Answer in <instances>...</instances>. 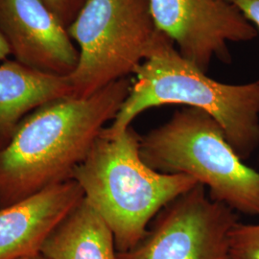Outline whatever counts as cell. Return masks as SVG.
<instances>
[{"label":"cell","instance_id":"16","mask_svg":"<svg viewBox=\"0 0 259 259\" xmlns=\"http://www.w3.org/2000/svg\"><path fill=\"white\" fill-rule=\"evenodd\" d=\"M18 259H49L47 256H46L45 254H42L40 251L38 252H35V253H32V254H28L25 256H22V257H19Z\"/></svg>","mask_w":259,"mask_h":259},{"label":"cell","instance_id":"4","mask_svg":"<svg viewBox=\"0 0 259 259\" xmlns=\"http://www.w3.org/2000/svg\"><path fill=\"white\" fill-rule=\"evenodd\" d=\"M142 160L160 173L184 174L208 188L209 197L235 212L259 216V171L244 163L219 123L185 107L141 136Z\"/></svg>","mask_w":259,"mask_h":259},{"label":"cell","instance_id":"10","mask_svg":"<svg viewBox=\"0 0 259 259\" xmlns=\"http://www.w3.org/2000/svg\"><path fill=\"white\" fill-rule=\"evenodd\" d=\"M67 96H72L68 76L48 74L18 61H4L0 65V149L8 144L29 113Z\"/></svg>","mask_w":259,"mask_h":259},{"label":"cell","instance_id":"14","mask_svg":"<svg viewBox=\"0 0 259 259\" xmlns=\"http://www.w3.org/2000/svg\"><path fill=\"white\" fill-rule=\"evenodd\" d=\"M240 11L245 19L259 29V0H228Z\"/></svg>","mask_w":259,"mask_h":259},{"label":"cell","instance_id":"3","mask_svg":"<svg viewBox=\"0 0 259 259\" xmlns=\"http://www.w3.org/2000/svg\"><path fill=\"white\" fill-rule=\"evenodd\" d=\"M140 138L132 126L116 137L101 133L72 174L111 229L117 252L136 247L157 213L199 184L187 175L149 167L139 154Z\"/></svg>","mask_w":259,"mask_h":259},{"label":"cell","instance_id":"12","mask_svg":"<svg viewBox=\"0 0 259 259\" xmlns=\"http://www.w3.org/2000/svg\"><path fill=\"white\" fill-rule=\"evenodd\" d=\"M227 259H259V224L238 222L233 227Z\"/></svg>","mask_w":259,"mask_h":259},{"label":"cell","instance_id":"2","mask_svg":"<svg viewBox=\"0 0 259 259\" xmlns=\"http://www.w3.org/2000/svg\"><path fill=\"white\" fill-rule=\"evenodd\" d=\"M134 74L129 95L104 135L119 136L143 111L176 104L212 116L243 160L258 148L259 80L243 84L215 81L181 55L159 31Z\"/></svg>","mask_w":259,"mask_h":259},{"label":"cell","instance_id":"11","mask_svg":"<svg viewBox=\"0 0 259 259\" xmlns=\"http://www.w3.org/2000/svg\"><path fill=\"white\" fill-rule=\"evenodd\" d=\"M40 252L49 259H117L111 229L84 197L50 232Z\"/></svg>","mask_w":259,"mask_h":259},{"label":"cell","instance_id":"7","mask_svg":"<svg viewBox=\"0 0 259 259\" xmlns=\"http://www.w3.org/2000/svg\"><path fill=\"white\" fill-rule=\"evenodd\" d=\"M149 7L157 30L205 73L213 58L232 62L229 42L257 36L254 26L228 0H149Z\"/></svg>","mask_w":259,"mask_h":259},{"label":"cell","instance_id":"15","mask_svg":"<svg viewBox=\"0 0 259 259\" xmlns=\"http://www.w3.org/2000/svg\"><path fill=\"white\" fill-rule=\"evenodd\" d=\"M11 54L9 45L5 37L0 33V61H6Z\"/></svg>","mask_w":259,"mask_h":259},{"label":"cell","instance_id":"6","mask_svg":"<svg viewBox=\"0 0 259 259\" xmlns=\"http://www.w3.org/2000/svg\"><path fill=\"white\" fill-rule=\"evenodd\" d=\"M237 213L212 200L201 184L166 204L145 236L117 259H227Z\"/></svg>","mask_w":259,"mask_h":259},{"label":"cell","instance_id":"13","mask_svg":"<svg viewBox=\"0 0 259 259\" xmlns=\"http://www.w3.org/2000/svg\"><path fill=\"white\" fill-rule=\"evenodd\" d=\"M64 26H68L74 21L79 12L83 8L88 0H41Z\"/></svg>","mask_w":259,"mask_h":259},{"label":"cell","instance_id":"8","mask_svg":"<svg viewBox=\"0 0 259 259\" xmlns=\"http://www.w3.org/2000/svg\"><path fill=\"white\" fill-rule=\"evenodd\" d=\"M0 33L22 65L59 76H69L77 66L79 50L41 0H0Z\"/></svg>","mask_w":259,"mask_h":259},{"label":"cell","instance_id":"1","mask_svg":"<svg viewBox=\"0 0 259 259\" xmlns=\"http://www.w3.org/2000/svg\"><path fill=\"white\" fill-rule=\"evenodd\" d=\"M129 77L85 98L67 96L29 113L0 149V208L72 180L129 95Z\"/></svg>","mask_w":259,"mask_h":259},{"label":"cell","instance_id":"5","mask_svg":"<svg viewBox=\"0 0 259 259\" xmlns=\"http://www.w3.org/2000/svg\"><path fill=\"white\" fill-rule=\"evenodd\" d=\"M149 0H88L67 28L79 46L68 76L72 96L85 98L134 74L157 33Z\"/></svg>","mask_w":259,"mask_h":259},{"label":"cell","instance_id":"9","mask_svg":"<svg viewBox=\"0 0 259 259\" xmlns=\"http://www.w3.org/2000/svg\"><path fill=\"white\" fill-rule=\"evenodd\" d=\"M83 199L74 180L51 185L0 208V259H18L40 251L56 227Z\"/></svg>","mask_w":259,"mask_h":259}]
</instances>
